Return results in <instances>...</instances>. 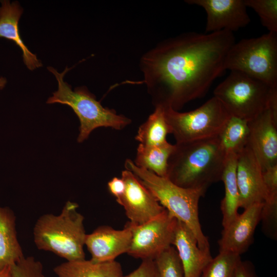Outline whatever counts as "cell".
Returning a JSON list of instances; mask_svg holds the SVG:
<instances>
[{"label": "cell", "instance_id": "6", "mask_svg": "<svg viewBox=\"0 0 277 277\" xmlns=\"http://www.w3.org/2000/svg\"><path fill=\"white\" fill-rule=\"evenodd\" d=\"M224 70L241 72L277 87V33L268 32L235 43L227 54Z\"/></svg>", "mask_w": 277, "mask_h": 277}, {"label": "cell", "instance_id": "7", "mask_svg": "<svg viewBox=\"0 0 277 277\" xmlns=\"http://www.w3.org/2000/svg\"><path fill=\"white\" fill-rule=\"evenodd\" d=\"M213 91L231 116L250 121L268 108L277 87H271L247 74L230 71Z\"/></svg>", "mask_w": 277, "mask_h": 277}, {"label": "cell", "instance_id": "24", "mask_svg": "<svg viewBox=\"0 0 277 277\" xmlns=\"http://www.w3.org/2000/svg\"><path fill=\"white\" fill-rule=\"evenodd\" d=\"M241 261L240 255L219 251L205 267L200 277H234Z\"/></svg>", "mask_w": 277, "mask_h": 277}, {"label": "cell", "instance_id": "32", "mask_svg": "<svg viewBox=\"0 0 277 277\" xmlns=\"http://www.w3.org/2000/svg\"><path fill=\"white\" fill-rule=\"evenodd\" d=\"M234 277H256L250 263L242 260L239 263Z\"/></svg>", "mask_w": 277, "mask_h": 277}, {"label": "cell", "instance_id": "33", "mask_svg": "<svg viewBox=\"0 0 277 277\" xmlns=\"http://www.w3.org/2000/svg\"><path fill=\"white\" fill-rule=\"evenodd\" d=\"M0 277H13L11 266L0 269Z\"/></svg>", "mask_w": 277, "mask_h": 277}, {"label": "cell", "instance_id": "8", "mask_svg": "<svg viewBox=\"0 0 277 277\" xmlns=\"http://www.w3.org/2000/svg\"><path fill=\"white\" fill-rule=\"evenodd\" d=\"M164 110L176 143L217 136L231 116L222 103L214 96L188 112H180L170 108Z\"/></svg>", "mask_w": 277, "mask_h": 277}, {"label": "cell", "instance_id": "5", "mask_svg": "<svg viewBox=\"0 0 277 277\" xmlns=\"http://www.w3.org/2000/svg\"><path fill=\"white\" fill-rule=\"evenodd\" d=\"M47 69L56 78L58 89L48 98L47 103H60L72 109L80 122L77 142L87 140L96 128L103 127L121 130L131 123L128 117L117 114L113 109L103 107L85 86L72 90L64 81L65 75L70 68L66 67L60 73L52 67H48Z\"/></svg>", "mask_w": 277, "mask_h": 277}, {"label": "cell", "instance_id": "3", "mask_svg": "<svg viewBox=\"0 0 277 277\" xmlns=\"http://www.w3.org/2000/svg\"><path fill=\"white\" fill-rule=\"evenodd\" d=\"M78 207L68 201L59 214L46 213L37 219L33 235L38 249L52 252L66 261L85 259L84 246L87 234Z\"/></svg>", "mask_w": 277, "mask_h": 277}, {"label": "cell", "instance_id": "20", "mask_svg": "<svg viewBox=\"0 0 277 277\" xmlns=\"http://www.w3.org/2000/svg\"><path fill=\"white\" fill-rule=\"evenodd\" d=\"M236 162L237 154L233 152L227 153L221 178L225 188L224 196L221 203L223 228L230 224L239 214L240 195L236 176Z\"/></svg>", "mask_w": 277, "mask_h": 277}, {"label": "cell", "instance_id": "29", "mask_svg": "<svg viewBox=\"0 0 277 277\" xmlns=\"http://www.w3.org/2000/svg\"><path fill=\"white\" fill-rule=\"evenodd\" d=\"M263 179L268 193L266 199L277 198V165L263 171Z\"/></svg>", "mask_w": 277, "mask_h": 277}, {"label": "cell", "instance_id": "21", "mask_svg": "<svg viewBox=\"0 0 277 277\" xmlns=\"http://www.w3.org/2000/svg\"><path fill=\"white\" fill-rule=\"evenodd\" d=\"M175 145L168 142L161 145L146 146L139 144L134 164L156 175L167 178L168 162Z\"/></svg>", "mask_w": 277, "mask_h": 277}, {"label": "cell", "instance_id": "30", "mask_svg": "<svg viewBox=\"0 0 277 277\" xmlns=\"http://www.w3.org/2000/svg\"><path fill=\"white\" fill-rule=\"evenodd\" d=\"M123 277H159V275L154 260H145L136 269Z\"/></svg>", "mask_w": 277, "mask_h": 277}, {"label": "cell", "instance_id": "11", "mask_svg": "<svg viewBox=\"0 0 277 277\" xmlns=\"http://www.w3.org/2000/svg\"><path fill=\"white\" fill-rule=\"evenodd\" d=\"M247 146L263 171L277 165V110L268 108L248 121Z\"/></svg>", "mask_w": 277, "mask_h": 277}, {"label": "cell", "instance_id": "12", "mask_svg": "<svg viewBox=\"0 0 277 277\" xmlns=\"http://www.w3.org/2000/svg\"><path fill=\"white\" fill-rule=\"evenodd\" d=\"M202 7L207 14L205 33L222 30L233 32L250 22L244 0H188Z\"/></svg>", "mask_w": 277, "mask_h": 277}, {"label": "cell", "instance_id": "26", "mask_svg": "<svg viewBox=\"0 0 277 277\" xmlns=\"http://www.w3.org/2000/svg\"><path fill=\"white\" fill-rule=\"evenodd\" d=\"M247 7L259 15L261 23L269 32L277 33V1L244 0Z\"/></svg>", "mask_w": 277, "mask_h": 277}, {"label": "cell", "instance_id": "10", "mask_svg": "<svg viewBox=\"0 0 277 277\" xmlns=\"http://www.w3.org/2000/svg\"><path fill=\"white\" fill-rule=\"evenodd\" d=\"M121 179L125 189L123 195L116 201L124 207L129 222L144 224L165 209L131 171H123Z\"/></svg>", "mask_w": 277, "mask_h": 277}, {"label": "cell", "instance_id": "15", "mask_svg": "<svg viewBox=\"0 0 277 277\" xmlns=\"http://www.w3.org/2000/svg\"><path fill=\"white\" fill-rule=\"evenodd\" d=\"M263 203L255 204L244 209L226 227L219 240V251L241 255L253 241L255 229L261 221Z\"/></svg>", "mask_w": 277, "mask_h": 277}, {"label": "cell", "instance_id": "27", "mask_svg": "<svg viewBox=\"0 0 277 277\" xmlns=\"http://www.w3.org/2000/svg\"><path fill=\"white\" fill-rule=\"evenodd\" d=\"M264 233L270 238L277 237V198L268 199L263 203L261 221Z\"/></svg>", "mask_w": 277, "mask_h": 277}, {"label": "cell", "instance_id": "23", "mask_svg": "<svg viewBox=\"0 0 277 277\" xmlns=\"http://www.w3.org/2000/svg\"><path fill=\"white\" fill-rule=\"evenodd\" d=\"M249 136L248 121L231 116L218 135L220 144L227 153L238 154L247 145Z\"/></svg>", "mask_w": 277, "mask_h": 277}, {"label": "cell", "instance_id": "4", "mask_svg": "<svg viewBox=\"0 0 277 277\" xmlns=\"http://www.w3.org/2000/svg\"><path fill=\"white\" fill-rule=\"evenodd\" d=\"M125 167L138 179L165 209L188 227L201 249L210 250L199 217V202L206 190L180 187L168 178L137 167L131 159L126 160Z\"/></svg>", "mask_w": 277, "mask_h": 277}, {"label": "cell", "instance_id": "31", "mask_svg": "<svg viewBox=\"0 0 277 277\" xmlns=\"http://www.w3.org/2000/svg\"><path fill=\"white\" fill-rule=\"evenodd\" d=\"M108 188L110 192L115 197L117 200L124 194L125 185L121 178L114 177L108 182Z\"/></svg>", "mask_w": 277, "mask_h": 277}, {"label": "cell", "instance_id": "34", "mask_svg": "<svg viewBox=\"0 0 277 277\" xmlns=\"http://www.w3.org/2000/svg\"><path fill=\"white\" fill-rule=\"evenodd\" d=\"M7 83V79L4 76H0V90L3 89L5 87Z\"/></svg>", "mask_w": 277, "mask_h": 277}, {"label": "cell", "instance_id": "28", "mask_svg": "<svg viewBox=\"0 0 277 277\" xmlns=\"http://www.w3.org/2000/svg\"><path fill=\"white\" fill-rule=\"evenodd\" d=\"M11 268L13 277H46L42 264L33 256H24Z\"/></svg>", "mask_w": 277, "mask_h": 277}, {"label": "cell", "instance_id": "9", "mask_svg": "<svg viewBox=\"0 0 277 277\" xmlns=\"http://www.w3.org/2000/svg\"><path fill=\"white\" fill-rule=\"evenodd\" d=\"M177 220L166 209L148 222L135 225L128 222L132 240L129 255L142 260H152L172 245Z\"/></svg>", "mask_w": 277, "mask_h": 277}, {"label": "cell", "instance_id": "13", "mask_svg": "<svg viewBox=\"0 0 277 277\" xmlns=\"http://www.w3.org/2000/svg\"><path fill=\"white\" fill-rule=\"evenodd\" d=\"M262 174L263 170L259 162L246 146L237 154L236 176L240 208L245 209L266 200L268 193Z\"/></svg>", "mask_w": 277, "mask_h": 277}, {"label": "cell", "instance_id": "1", "mask_svg": "<svg viewBox=\"0 0 277 277\" xmlns=\"http://www.w3.org/2000/svg\"><path fill=\"white\" fill-rule=\"evenodd\" d=\"M233 32H186L166 39L145 53L140 68L154 107L179 111L206 94L224 70L235 43Z\"/></svg>", "mask_w": 277, "mask_h": 277}, {"label": "cell", "instance_id": "14", "mask_svg": "<svg viewBox=\"0 0 277 277\" xmlns=\"http://www.w3.org/2000/svg\"><path fill=\"white\" fill-rule=\"evenodd\" d=\"M132 236L131 229L128 223L122 230H116L108 226H101L87 234L85 245L91 254L90 260L92 261H112L118 255L127 253Z\"/></svg>", "mask_w": 277, "mask_h": 277}, {"label": "cell", "instance_id": "17", "mask_svg": "<svg viewBox=\"0 0 277 277\" xmlns=\"http://www.w3.org/2000/svg\"><path fill=\"white\" fill-rule=\"evenodd\" d=\"M0 4V37L13 41L20 48L24 63L28 69L41 67V61L29 50L21 36L18 25L23 8L17 1L2 0Z\"/></svg>", "mask_w": 277, "mask_h": 277}, {"label": "cell", "instance_id": "22", "mask_svg": "<svg viewBox=\"0 0 277 277\" xmlns=\"http://www.w3.org/2000/svg\"><path fill=\"white\" fill-rule=\"evenodd\" d=\"M170 129L165 118L163 107H155L154 111L139 127L135 139L140 144L154 146L167 142L166 136Z\"/></svg>", "mask_w": 277, "mask_h": 277}, {"label": "cell", "instance_id": "25", "mask_svg": "<svg viewBox=\"0 0 277 277\" xmlns=\"http://www.w3.org/2000/svg\"><path fill=\"white\" fill-rule=\"evenodd\" d=\"M159 277H184L181 262L175 248L171 246L154 260Z\"/></svg>", "mask_w": 277, "mask_h": 277}, {"label": "cell", "instance_id": "2", "mask_svg": "<svg viewBox=\"0 0 277 277\" xmlns=\"http://www.w3.org/2000/svg\"><path fill=\"white\" fill-rule=\"evenodd\" d=\"M174 145L168 162L167 178L172 182L207 190L221 181L227 153L218 136Z\"/></svg>", "mask_w": 277, "mask_h": 277}, {"label": "cell", "instance_id": "16", "mask_svg": "<svg viewBox=\"0 0 277 277\" xmlns=\"http://www.w3.org/2000/svg\"><path fill=\"white\" fill-rule=\"evenodd\" d=\"M172 245L176 247L184 277H200L213 258L210 251L201 249L191 231L178 220Z\"/></svg>", "mask_w": 277, "mask_h": 277}, {"label": "cell", "instance_id": "19", "mask_svg": "<svg viewBox=\"0 0 277 277\" xmlns=\"http://www.w3.org/2000/svg\"><path fill=\"white\" fill-rule=\"evenodd\" d=\"M57 277H123L121 264L115 260L95 262L86 259L66 261L54 267Z\"/></svg>", "mask_w": 277, "mask_h": 277}, {"label": "cell", "instance_id": "18", "mask_svg": "<svg viewBox=\"0 0 277 277\" xmlns=\"http://www.w3.org/2000/svg\"><path fill=\"white\" fill-rule=\"evenodd\" d=\"M24 256L17 236L15 215L9 208L0 206V269Z\"/></svg>", "mask_w": 277, "mask_h": 277}]
</instances>
